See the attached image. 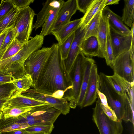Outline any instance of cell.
Returning a JSON list of instances; mask_svg holds the SVG:
<instances>
[{
  "label": "cell",
  "instance_id": "cell-48",
  "mask_svg": "<svg viewBox=\"0 0 134 134\" xmlns=\"http://www.w3.org/2000/svg\"><path fill=\"white\" fill-rule=\"evenodd\" d=\"M27 134H47L43 133H28Z\"/></svg>",
  "mask_w": 134,
  "mask_h": 134
},
{
  "label": "cell",
  "instance_id": "cell-31",
  "mask_svg": "<svg viewBox=\"0 0 134 134\" xmlns=\"http://www.w3.org/2000/svg\"><path fill=\"white\" fill-rule=\"evenodd\" d=\"M16 32L13 27L9 28L5 36L0 50V61L7 49L15 38Z\"/></svg>",
  "mask_w": 134,
  "mask_h": 134
},
{
  "label": "cell",
  "instance_id": "cell-12",
  "mask_svg": "<svg viewBox=\"0 0 134 134\" xmlns=\"http://www.w3.org/2000/svg\"><path fill=\"white\" fill-rule=\"evenodd\" d=\"M109 33L114 58L130 50L132 41V32L128 35L122 34L117 32L109 26Z\"/></svg>",
  "mask_w": 134,
  "mask_h": 134
},
{
  "label": "cell",
  "instance_id": "cell-34",
  "mask_svg": "<svg viewBox=\"0 0 134 134\" xmlns=\"http://www.w3.org/2000/svg\"><path fill=\"white\" fill-rule=\"evenodd\" d=\"M24 44L20 43L15 38L6 51L1 60L9 58L15 55L21 49Z\"/></svg>",
  "mask_w": 134,
  "mask_h": 134
},
{
  "label": "cell",
  "instance_id": "cell-33",
  "mask_svg": "<svg viewBox=\"0 0 134 134\" xmlns=\"http://www.w3.org/2000/svg\"><path fill=\"white\" fill-rule=\"evenodd\" d=\"M97 93L100 99L101 106L104 112L111 119L115 121L118 120L114 112L108 105L105 97L98 89Z\"/></svg>",
  "mask_w": 134,
  "mask_h": 134
},
{
  "label": "cell",
  "instance_id": "cell-46",
  "mask_svg": "<svg viewBox=\"0 0 134 134\" xmlns=\"http://www.w3.org/2000/svg\"><path fill=\"white\" fill-rule=\"evenodd\" d=\"M9 29H8L0 35V50L1 48L5 37Z\"/></svg>",
  "mask_w": 134,
  "mask_h": 134
},
{
  "label": "cell",
  "instance_id": "cell-8",
  "mask_svg": "<svg viewBox=\"0 0 134 134\" xmlns=\"http://www.w3.org/2000/svg\"><path fill=\"white\" fill-rule=\"evenodd\" d=\"M111 67L114 74L130 83H134V55L129 50L115 58Z\"/></svg>",
  "mask_w": 134,
  "mask_h": 134
},
{
  "label": "cell",
  "instance_id": "cell-39",
  "mask_svg": "<svg viewBox=\"0 0 134 134\" xmlns=\"http://www.w3.org/2000/svg\"><path fill=\"white\" fill-rule=\"evenodd\" d=\"M77 10L84 14L94 0H76Z\"/></svg>",
  "mask_w": 134,
  "mask_h": 134
},
{
  "label": "cell",
  "instance_id": "cell-50",
  "mask_svg": "<svg viewBox=\"0 0 134 134\" xmlns=\"http://www.w3.org/2000/svg\"><path fill=\"white\" fill-rule=\"evenodd\" d=\"M0 84V85H2V84Z\"/></svg>",
  "mask_w": 134,
  "mask_h": 134
},
{
  "label": "cell",
  "instance_id": "cell-42",
  "mask_svg": "<svg viewBox=\"0 0 134 134\" xmlns=\"http://www.w3.org/2000/svg\"><path fill=\"white\" fill-rule=\"evenodd\" d=\"M65 92H66L65 91L59 90L55 92L51 95H48L55 98L61 99L64 96Z\"/></svg>",
  "mask_w": 134,
  "mask_h": 134
},
{
  "label": "cell",
  "instance_id": "cell-23",
  "mask_svg": "<svg viewBox=\"0 0 134 134\" xmlns=\"http://www.w3.org/2000/svg\"><path fill=\"white\" fill-rule=\"evenodd\" d=\"M107 77L116 91L121 96H125L134 86V83H130L115 74L111 76L107 75Z\"/></svg>",
  "mask_w": 134,
  "mask_h": 134
},
{
  "label": "cell",
  "instance_id": "cell-7",
  "mask_svg": "<svg viewBox=\"0 0 134 134\" xmlns=\"http://www.w3.org/2000/svg\"><path fill=\"white\" fill-rule=\"evenodd\" d=\"M35 15L34 11L29 6L19 9L13 27L16 32L15 38L20 43L24 44L29 40Z\"/></svg>",
  "mask_w": 134,
  "mask_h": 134
},
{
  "label": "cell",
  "instance_id": "cell-43",
  "mask_svg": "<svg viewBox=\"0 0 134 134\" xmlns=\"http://www.w3.org/2000/svg\"><path fill=\"white\" fill-rule=\"evenodd\" d=\"M131 28V30L132 32V38L131 46L129 51L131 54L133 55L134 54V24L133 25Z\"/></svg>",
  "mask_w": 134,
  "mask_h": 134
},
{
  "label": "cell",
  "instance_id": "cell-14",
  "mask_svg": "<svg viewBox=\"0 0 134 134\" xmlns=\"http://www.w3.org/2000/svg\"><path fill=\"white\" fill-rule=\"evenodd\" d=\"M77 10L76 0H68L64 2L58 12L57 19L51 32L70 21L71 17Z\"/></svg>",
  "mask_w": 134,
  "mask_h": 134
},
{
  "label": "cell",
  "instance_id": "cell-16",
  "mask_svg": "<svg viewBox=\"0 0 134 134\" xmlns=\"http://www.w3.org/2000/svg\"><path fill=\"white\" fill-rule=\"evenodd\" d=\"M102 13L106 15L109 26L114 30L123 35L131 34V30L124 24L121 18L113 12L108 6H105L103 8Z\"/></svg>",
  "mask_w": 134,
  "mask_h": 134
},
{
  "label": "cell",
  "instance_id": "cell-1",
  "mask_svg": "<svg viewBox=\"0 0 134 134\" xmlns=\"http://www.w3.org/2000/svg\"><path fill=\"white\" fill-rule=\"evenodd\" d=\"M51 47L50 55L40 72L34 88L39 93L48 95L59 90L66 92L72 88L67 83L64 75L58 43L54 44Z\"/></svg>",
  "mask_w": 134,
  "mask_h": 134
},
{
  "label": "cell",
  "instance_id": "cell-51",
  "mask_svg": "<svg viewBox=\"0 0 134 134\" xmlns=\"http://www.w3.org/2000/svg\"><path fill=\"white\" fill-rule=\"evenodd\" d=\"M1 133L0 132V134H1Z\"/></svg>",
  "mask_w": 134,
  "mask_h": 134
},
{
  "label": "cell",
  "instance_id": "cell-13",
  "mask_svg": "<svg viewBox=\"0 0 134 134\" xmlns=\"http://www.w3.org/2000/svg\"><path fill=\"white\" fill-rule=\"evenodd\" d=\"M99 80L96 65L94 64L91 68L89 80L81 108L92 105L98 97V85Z\"/></svg>",
  "mask_w": 134,
  "mask_h": 134
},
{
  "label": "cell",
  "instance_id": "cell-26",
  "mask_svg": "<svg viewBox=\"0 0 134 134\" xmlns=\"http://www.w3.org/2000/svg\"><path fill=\"white\" fill-rule=\"evenodd\" d=\"M12 83L16 89L15 94H20L29 89L32 87L33 80L30 75L26 74L20 78H14Z\"/></svg>",
  "mask_w": 134,
  "mask_h": 134
},
{
  "label": "cell",
  "instance_id": "cell-40",
  "mask_svg": "<svg viewBox=\"0 0 134 134\" xmlns=\"http://www.w3.org/2000/svg\"><path fill=\"white\" fill-rule=\"evenodd\" d=\"M14 78L11 73L4 69H0V84L12 83Z\"/></svg>",
  "mask_w": 134,
  "mask_h": 134
},
{
  "label": "cell",
  "instance_id": "cell-25",
  "mask_svg": "<svg viewBox=\"0 0 134 134\" xmlns=\"http://www.w3.org/2000/svg\"><path fill=\"white\" fill-rule=\"evenodd\" d=\"M102 10L98 12L86 26L83 40L91 36L97 37L102 16Z\"/></svg>",
  "mask_w": 134,
  "mask_h": 134
},
{
  "label": "cell",
  "instance_id": "cell-2",
  "mask_svg": "<svg viewBox=\"0 0 134 134\" xmlns=\"http://www.w3.org/2000/svg\"><path fill=\"white\" fill-rule=\"evenodd\" d=\"M99 91L106 97L108 104L114 111L118 120L130 122L134 126V99L127 94L120 95L109 81L107 75L102 72L99 74Z\"/></svg>",
  "mask_w": 134,
  "mask_h": 134
},
{
  "label": "cell",
  "instance_id": "cell-47",
  "mask_svg": "<svg viewBox=\"0 0 134 134\" xmlns=\"http://www.w3.org/2000/svg\"><path fill=\"white\" fill-rule=\"evenodd\" d=\"M120 0H106L105 6L109 5L116 4L119 3Z\"/></svg>",
  "mask_w": 134,
  "mask_h": 134
},
{
  "label": "cell",
  "instance_id": "cell-37",
  "mask_svg": "<svg viewBox=\"0 0 134 134\" xmlns=\"http://www.w3.org/2000/svg\"><path fill=\"white\" fill-rule=\"evenodd\" d=\"M16 89L11 83H8L0 85V96L10 99L15 93Z\"/></svg>",
  "mask_w": 134,
  "mask_h": 134
},
{
  "label": "cell",
  "instance_id": "cell-4",
  "mask_svg": "<svg viewBox=\"0 0 134 134\" xmlns=\"http://www.w3.org/2000/svg\"><path fill=\"white\" fill-rule=\"evenodd\" d=\"M61 112L50 105H43L33 107L23 114L26 123L30 126L40 125H53Z\"/></svg>",
  "mask_w": 134,
  "mask_h": 134
},
{
  "label": "cell",
  "instance_id": "cell-20",
  "mask_svg": "<svg viewBox=\"0 0 134 134\" xmlns=\"http://www.w3.org/2000/svg\"><path fill=\"white\" fill-rule=\"evenodd\" d=\"M43 105H49L41 101L20 94H14L9 99L5 105L33 107Z\"/></svg>",
  "mask_w": 134,
  "mask_h": 134
},
{
  "label": "cell",
  "instance_id": "cell-49",
  "mask_svg": "<svg viewBox=\"0 0 134 134\" xmlns=\"http://www.w3.org/2000/svg\"><path fill=\"white\" fill-rule=\"evenodd\" d=\"M2 117V112H0V121L1 120Z\"/></svg>",
  "mask_w": 134,
  "mask_h": 134
},
{
  "label": "cell",
  "instance_id": "cell-5",
  "mask_svg": "<svg viewBox=\"0 0 134 134\" xmlns=\"http://www.w3.org/2000/svg\"><path fill=\"white\" fill-rule=\"evenodd\" d=\"M52 52L51 47H43L31 54L24 64L25 74L30 75L33 80L32 87H35L40 72L47 61Z\"/></svg>",
  "mask_w": 134,
  "mask_h": 134
},
{
  "label": "cell",
  "instance_id": "cell-11",
  "mask_svg": "<svg viewBox=\"0 0 134 134\" xmlns=\"http://www.w3.org/2000/svg\"><path fill=\"white\" fill-rule=\"evenodd\" d=\"M85 33V28L81 30L79 27L75 32V36L67 58L61 61V64L67 82H71L70 75L75 59L80 53V45L83 40Z\"/></svg>",
  "mask_w": 134,
  "mask_h": 134
},
{
  "label": "cell",
  "instance_id": "cell-21",
  "mask_svg": "<svg viewBox=\"0 0 134 134\" xmlns=\"http://www.w3.org/2000/svg\"><path fill=\"white\" fill-rule=\"evenodd\" d=\"M109 29L108 19L102 13L97 37L99 44L101 58H105L106 55V45L107 37Z\"/></svg>",
  "mask_w": 134,
  "mask_h": 134
},
{
  "label": "cell",
  "instance_id": "cell-36",
  "mask_svg": "<svg viewBox=\"0 0 134 134\" xmlns=\"http://www.w3.org/2000/svg\"><path fill=\"white\" fill-rule=\"evenodd\" d=\"M107 65L111 67L114 59L111 43L109 29L107 37L106 45V55L105 58Z\"/></svg>",
  "mask_w": 134,
  "mask_h": 134
},
{
  "label": "cell",
  "instance_id": "cell-22",
  "mask_svg": "<svg viewBox=\"0 0 134 134\" xmlns=\"http://www.w3.org/2000/svg\"><path fill=\"white\" fill-rule=\"evenodd\" d=\"M95 61L92 58L86 56L84 64L83 76L77 103V105L80 107L81 106L84 97L89 80L92 67Z\"/></svg>",
  "mask_w": 134,
  "mask_h": 134
},
{
  "label": "cell",
  "instance_id": "cell-17",
  "mask_svg": "<svg viewBox=\"0 0 134 134\" xmlns=\"http://www.w3.org/2000/svg\"><path fill=\"white\" fill-rule=\"evenodd\" d=\"M22 114L5 119L2 118L0 121V132L6 133L18 130L25 129L29 125L24 123Z\"/></svg>",
  "mask_w": 134,
  "mask_h": 134
},
{
  "label": "cell",
  "instance_id": "cell-15",
  "mask_svg": "<svg viewBox=\"0 0 134 134\" xmlns=\"http://www.w3.org/2000/svg\"><path fill=\"white\" fill-rule=\"evenodd\" d=\"M64 2L62 0H48L43 3L41 9L36 14V20L33 25V28L36 30L42 27L49 16L56 9L63 4Z\"/></svg>",
  "mask_w": 134,
  "mask_h": 134
},
{
  "label": "cell",
  "instance_id": "cell-44",
  "mask_svg": "<svg viewBox=\"0 0 134 134\" xmlns=\"http://www.w3.org/2000/svg\"><path fill=\"white\" fill-rule=\"evenodd\" d=\"M9 99L4 96H0V112H2L3 108Z\"/></svg>",
  "mask_w": 134,
  "mask_h": 134
},
{
  "label": "cell",
  "instance_id": "cell-45",
  "mask_svg": "<svg viewBox=\"0 0 134 134\" xmlns=\"http://www.w3.org/2000/svg\"><path fill=\"white\" fill-rule=\"evenodd\" d=\"M27 132L25 129L18 130L7 132L6 134H27Z\"/></svg>",
  "mask_w": 134,
  "mask_h": 134
},
{
  "label": "cell",
  "instance_id": "cell-35",
  "mask_svg": "<svg viewBox=\"0 0 134 134\" xmlns=\"http://www.w3.org/2000/svg\"><path fill=\"white\" fill-rule=\"evenodd\" d=\"M54 128L53 125L40 124L30 126L25 129L29 133L39 132L51 134Z\"/></svg>",
  "mask_w": 134,
  "mask_h": 134
},
{
  "label": "cell",
  "instance_id": "cell-38",
  "mask_svg": "<svg viewBox=\"0 0 134 134\" xmlns=\"http://www.w3.org/2000/svg\"><path fill=\"white\" fill-rule=\"evenodd\" d=\"M10 0H2L0 4V21L14 7Z\"/></svg>",
  "mask_w": 134,
  "mask_h": 134
},
{
  "label": "cell",
  "instance_id": "cell-24",
  "mask_svg": "<svg viewBox=\"0 0 134 134\" xmlns=\"http://www.w3.org/2000/svg\"><path fill=\"white\" fill-rule=\"evenodd\" d=\"M106 0H94L83 17L78 27L83 29L89 22L99 11L105 7Z\"/></svg>",
  "mask_w": 134,
  "mask_h": 134
},
{
  "label": "cell",
  "instance_id": "cell-6",
  "mask_svg": "<svg viewBox=\"0 0 134 134\" xmlns=\"http://www.w3.org/2000/svg\"><path fill=\"white\" fill-rule=\"evenodd\" d=\"M100 103L98 96L95 107L93 109L92 119L100 134H121L123 130L122 120L115 121L109 118L103 111Z\"/></svg>",
  "mask_w": 134,
  "mask_h": 134
},
{
  "label": "cell",
  "instance_id": "cell-30",
  "mask_svg": "<svg viewBox=\"0 0 134 134\" xmlns=\"http://www.w3.org/2000/svg\"><path fill=\"white\" fill-rule=\"evenodd\" d=\"M63 4L54 10L43 25L40 34L43 37L51 34L57 19L58 12Z\"/></svg>",
  "mask_w": 134,
  "mask_h": 134
},
{
  "label": "cell",
  "instance_id": "cell-10",
  "mask_svg": "<svg viewBox=\"0 0 134 134\" xmlns=\"http://www.w3.org/2000/svg\"><path fill=\"white\" fill-rule=\"evenodd\" d=\"M85 57L82 53L80 52L78 54L70 75L72 88L70 91L69 96L77 104L83 76Z\"/></svg>",
  "mask_w": 134,
  "mask_h": 134
},
{
  "label": "cell",
  "instance_id": "cell-41",
  "mask_svg": "<svg viewBox=\"0 0 134 134\" xmlns=\"http://www.w3.org/2000/svg\"><path fill=\"white\" fill-rule=\"evenodd\" d=\"M15 7L19 9L29 6L34 1V0H10Z\"/></svg>",
  "mask_w": 134,
  "mask_h": 134
},
{
  "label": "cell",
  "instance_id": "cell-3",
  "mask_svg": "<svg viewBox=\"0 0 134 134\" xmlns=\"http://www.w3.org/2000/svg\"><path fill=\"white\" fill-rule=\"evenodd\" d=\"M44 37L40 34L24 44L21 49L16 54L9 58L0 61V69L11 72L15 78H20L26 74L24 68V62L29 56L38 50L43 43Z\"/></svg>",
  "mask_w": 134,
  "mask_h": 134
},
{
  "label": "cell",
  "instance_id": "cell-27",
  "mask_svg": "<svg viewBox=\"0 0 134 134\" xmlns=\"http://www.w3.org/2000/svg\"><path fill=\"white\" fill-rule=\"evenodd\" d=\"M122 20L124 24L131 27L134 24V0H125Z\"/></svg>",
  "mask_w": 134,
  "mask_h": 134
},
{
  "label": "cell",
  "instance_id": "cell-28",
  "mask_svg": "<svg viewBox=\"0 0 134 134\" xmlns=\"http://www.w3.org/2000/svg\"><path fill=\"white\" fill-rule=\"evenodd\" d=\"M19 12V9L14 7L0 21V35L8 29L14 27Z\"/></svg>",
  "mask_w": 134,
  "mask_h": 134
},
{
  "label": "cell",
  "instance_id": "cell-18",
  "mask_svg": "<svg viewBox=\"0 0 134 134\" xmlns=\"http://www.w3.org/2000/svg\"><path fill=\"white\" fill-rule=\"evenodd\" d=\"M81 20V18L70 21L57 29L52 31L51 34L55 36L58 44H60L77 30Z\"/></svg>",
  "mask_w": 134,
  "mask_h": 134
},
{
  "label": "cell",
  "instance_id": "cell-32",
  "mask_svg": "<svg viewBox=\"0 0 134 134\" xmlns=\"http://www.w3.org/2000/svg\"><path fill=\"white\" fill-rule=\"evenodd\" d=\"M74 36L75 32H73L62 44H58L62 61L68 58Z\"/></svg>",
  "mask_w": 134,
  "mask_h": 134
},
{
  "label": "cell",
  "instance_id": "cell-29",
  "mask_svg": "<svg viewBox=\"0 0 134 134\" xmlns=\"http://www.w3.org/2000/svg\"><path fill=\"white\" fill-rule=\"evenodd\" d=\"M33 108L6 105L4 106L2 111V118L5 119L11 117L18 116L30 110Z\"/></svg>",
  "mask_w": 134,
  "mask_h": 134
},
{
  "label": "cell",
  "instance_id": "cell-19",
  "mask_svg": "<svg viewBox=\"0 0 134 134\" xmlns=\"http://www.w3.org/2000/svg\"><path fill=\"white\" fill-rule=\"evenodd\" d=\"M80 52L87 57L101 58L100 46L97 37L91 36L82 40L80 45Z\"/></svg>",
  "mask_w": 134,
  "mask_h": 134
},
{
  "label": "cell",
  "instance_id": "cell-9",
  "mask_svg": "<svg viewBox=\"0 0 134 134\" xmlns=\"http://www.w3.org/2000/svg\"><path fill=\"white\" fill-rule=\"evenodd\" d=\"M21 94L44 102L59 110L63 115H66L69 113L72 100L68 95L58 99L39 93L34 88L23 92Z\"/></svg>",
  "mask_w": 134,
  "mask_h": 134
}]
</instances>
